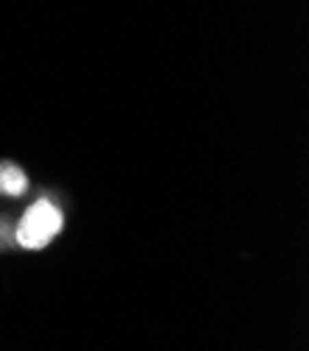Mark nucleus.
<instances>
[{
  "label": "nucleus",
  "mask_w": 309,
  "mask_h": 351,
  "mask_svg": "<svg viewBox=\"0 0 309 351\" xmlns=\"http://www.w3.org/2000/svg\"><path fill=\"white\" fill-rule=\"evenodd\" d=\"M62 212L51 204V201H36L25 215L14 232V240L23 245V248H45L59 232H62Z\"/></svg>",
  "instance_id": "f257e3e1"
},
{
  "label": "nucleus",
  "mask_w": 309,
  "mask_h": 351,
  "mask_svg": "<svg viewBox=\"0 0 309 351\" xmlns=\"http://www.w3.org/2000/svg\"><path fill=\"white\" fill-rule=\"evenodd\" d=\"M25 187H28L25 173L12 162H0V195H23Z\"/></svg>",
  "instance_id": "f03ea898"
}]
</instances>
